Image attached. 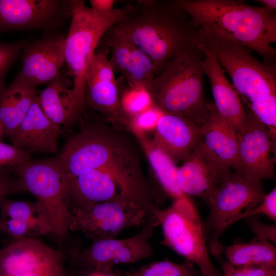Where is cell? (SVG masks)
Listing matches in <instances>:
<instances>
[{"mask_svg": "<svg viewBox=\"0 0 276 276\" xmlns=\"http://www.w3.org/2000/svg\"><path fill=\"white\" fill-rule=\"evenodd\" d=\"M203 53L204 73L210 81L214 106L219 114L237 133L246 118V112L241 103L240 95L229 82L215 57Z\"/></svg>", "mask_w": 276, "mask_h": 276, "instance_id": "cell-20", "label": "cell"}, {"mask_svg": "<svg viewBox=\"0 0 276 276\" xmlns=\"http://www.w3.org/2000/svg\"><path fill=\"white\" fill-rule=\"evenodd\" d=\"M231 168L212 155L199 140L193 152L177 167V180L186 196L198 197L206 203Z\"/></svg>", "mask_w": 276, "mask_h": 276, "instance_id": "cell-16", "label": "cell"}, {"mask_svg": "<svg viewBox=\"0 0 276 276\" xmlns=\"http://www.w3.org/2000/svg\"><path fill=\"white\" fill-rule=\"evenodd\" d=\"M227 262L236 267L267 266L275 268V245L257 237L246 243L228 246L224 249Z\"/></svg>", "mask_w": 276, "mask_h": 276, "instance_id": "cell-25", "label": "cell"}, {"mask_svg": "<svg viewBox=\"0 0 276 276\" xmlns=\"http://www.w3.org/2000/svg\"><path fill=\"white\" fill-rule=\"evenodd\" d=\"M5 134L4 131L3 129V125L2 124V123L0 121V142L2 141L3 139V135Z\"/></svg>", "mask_w": 276, "mask_h": 276, "instance_id": "cell-42", "label": "cell"}, {"mask_svg": "<svg viewBox=\"0 0 276 276\" xmlns=\"http://www.w3.org/2000/svg\"><path fill=\"white\" fill-rule=\"evenodd\" d=\"M114 27L149 57L155 77L196 44L198 29L174 0L136 1L132 11Z\"/></svg>", "mask_w": 276, "mask_h": 276, "instance_id": "cell-1", "label": "cell"}, {"mask_svg": "<svg viewBox=\"0 0 276 276\" xmlns=\"http://www.w3.org/2000/svg\"><path fill=\"white\" fill-rule=\"evenodd\" d=\"M189 261L178 264L168 260L157 261L146 265L131 276H198V272Z\"/></svg>", "mask_w": 276, "mask_h": 276, "instance_id": "cell-29", "label": "cell"}, {"mask_svg": "<svg viewBox=\"0 0 276 276\" xmlns=\"http://www.w3.org/2000/svg\"><path fill=\"white\" fill-rule=\"evenodd\" d=\"M128 275H129V276H131L130 274H128Z\"/></svg>", "mask_w": 276, "mask_h": 276, "instance_id": "cell-43", "label": "cell"}, {"mask_svg": "<svg viewBox=\"0 0 276 276\" xmlns=\"http://www.w3.org/2000/svg\"><path fill=\"white\" fill-rule=\"evenodd\" d=\"M152 214L119 194L109 201L71 209L68 229L94 241L112 239L125 229L144 224Z\"/></svg>", "mask_w": 276, "mask_h": 276, "instance_id": "cell-10", "label": "cell"}, {"mask_svg": "<svg viewBox=\"0 0 276 276\" xmlns=\"http://www.w3.org/2000/svg\"><path fill=\"white\" fill-rule=\"evenodd\" d=\"M65 39L63 34L50 33L26 44L22 50L21 69L15 78L35 88L51 82L65 62Z\"/></svg>", "mask_w": 276, "mask_h": 276, "instance_id": "cell-15", "label": "cell"}, {"mask_svg": "<svg viewBox=\"0 0 276 276\" xmlns=\"http://www.w3.org/2000/svg\"><path fill=\"white\" fill-rule=\"evenodd\" d=\"M84 104L112 119L122 121L128 118L121 107L117 82L86 81Z\"/></svg>", "mask_w": 276, "mask_h": 276, "instance_id": "cell-26", "label": "cell"}, {"mask_svg": "<svg viewBox=\"0 0 276 276\" xmlns=\"http://www.w3.org/2000/svg\"><path fill=\"white\" fill-rule=\"evenodd\" d=\"M26 45L22 40L12 42L0 41V95L5 88L6 76Z\"/></svg>", "mask_w": 276, "mask_h": 276, "instance_id": "cell-31", "label": "cell"}, {"mask_svg": "<svg viewBox=\"0 0 276 276\" xmlns=\"http://www.w3.org/2000/svg\"><path fill=\"white\" fill-rule=\"evenodd\" d=\"M242 127L237 133L239 171L238 174L255 181L274 177L275 144L264 125L248 109Z\"/></svg>", "mask_w": 276, "mask_h": 276, "instance_id": "cell-14", "label": "cell"}, {"mask_svg": "<svg viewBox=\"0 0 276 276\" xmlns=\"http://www.w3.org/2000/svg\"><path fill=\"white\" fill-rule=\"evenodd\" d=\"M197 29L214 28L229 34L257 53L263 62L276 65V11L235 0H174Z\"/></svg>", "mask_w": 276, "mask_h": 276, "instance_id": "cell-3", "label": "cell"}, {"mask_svg": "<svg viewBox=\"0 0 276 276\" xmlns=\"http://www.w3.org/2000/svg\"><path fill=\"white\" fill-rule=\"evenodd\" d=\"M147 155L159 184L174 201L189 197L181 191L177 180V167L171 159L151 143L147 144Z\"/></svg>", "mask_w": 276, "mask_h": 276, "instance_id": "cell-27", "label": "cell"}, {"mask_svg": "<svg viewBox=\"0 0 276 276\" xmlns=\"http://www.w3.org/2000/svg\"><path fill=\"white\" fill-rule=\"evenodd\" d=\"M117 83L119 90L122 92L120 98L121 107L128 117H133L153 105L145 87L131 85L127 81L125 86L124 76L117 80Z\"/></svg>", "mask_w": 276, "mask_h": 276, "instance_id": "cell-28", "label": "cell"}, {"mask_svg": "<svg viewBox=\"0 0 276 276\" xmlns=\"http://www.w3.org/2000/svg\"><path fill=\"white\" fill-rule=\"evenodd\" d=\"M200 126L179 114L163 113L155 127L151 144L175 164L184 162L199 138Z\"/></svg>", "mask_w": 276, "mask_h": 276, "instance_id": "cell-18", "label": "cell"}, {"mask_svg": "<svg viewBox=\"0 0 276 276\" xmlns=\"http://www.w3.org/2000/svg\"><path fill=\"white\" fill-rule=\"evenodd\" d=\"M65 258L36 238L13 240L0 250V276H67Z\"/></svg>", "mask_w": 276, "mask_h": 276, "instance_id": "cell-12", "label": "cell"}, {"mask_svg": "<svg viewBox=\"0 0 276 276\" xmlns=\"http://www.w3.org/2000/svg\"><path fill=\"white\" fill-rule=\"evenodd\" d=\"M67 72L59 74L39 92V105L45 115L56 126L67 127L73 116L74 101L71 93L72 82Z\"/></svg>", "mask_w": 276, "mask_h": 276, "instance_id": "cell-23", "label": "cell"}, {"mask_svg": "<svg viewBox=\"0 0 276 276\" xmlns=\"http://www.w3.org/2000/svg\"><path fill=\"white\" fill-rule=\"evenodd\" d=\"M87 276H123L109 271L94 270ZM125 276H129L128 275Z\"/></svg>", "mask_w": 276, "mask_h": 276, "instance_id": "cell-39", "label": "cell"}, {"mask_svg": "<svg viewBox=\"0 0 276 276\" xmlns=\"http://www.w3.org/2000/svg\"><path fill=\"white\" fill-rule=\"evenodd\" d=\"M0 233L13 240L54 234L49 219L37 201L4 198L0 201Z\"/></svg>", "mask_w": 276, "mask_h": 276, "instance_id": "cell-17", "label": "cell"}, {"mask_svg": "<svg viewBox=\"0 0 276 276\" xmlns=\"http://www.w3.org/2000/svg\"><path fill=\"white\" fill-rule=\"evenodd\" d=\"M114 70L105 54L96 51L88 65L85 74L86 81H104L117 82Z\"/></svg>", "mask_w": 276, "mask_h": 276, "instance_id": "cell-30", "label": "cell"}, {"mask_svg": "<svg viewBox=\"0 0 276 276\" xmlns=\"http://www.w3.org/2000/svg\"><path fill=\"white\" fill-rule=\"evenodd\" d=\"M26 192L33 194L44 209L53 230L59 239L66 237L71 212L69 179L56 156L31 160L13 166Z\"/></svg>", "mask_w": 276, "mask_h": 276, "instance_id": "cell-7", "label": "cell"}, {"mask_svg": "<svg viewBox=\"0 0 276 276\" xmlns=\"http://www.w3.org/2000/svg\"><path fill=\"white\" fill-rule=\"evenodd\" d=\"M71 20L66 36L64 60L72 78L74 101L72 124L85 113V74L101 39L112 26L122 20L134 8L128 3L112 12L103 14L87 7L83 0H70Z\"/></svg>", "mask_w": 276, "mask_h": 276, "instance_id": "cell-5", "label": "cell"}, {"mask_svg": "<svg viewBox=\"0 0 276 276\" xmlns=\"http://www.w3.org/2000/svg\"><path fill=\"white\" fill-rule=\"evenodd\" d=\"M266 276H276V268H274L271 269Z\"/></svg>", "mask_w": 276, "mask_h": 276, "instance_id": "cell-41", "label": "cell"}, {"mask_svg": "<svg viewBox=\"0 0 276 276\" xmlns=\"http://www.w3.org/2000/svg\"><path fill=\"white\" fill-rule=\"evenodd\" d=\"M114 0H90V8L95 11L103 14H109L114 10Z\"/></svg>", "mask_w": 276, "mask_h": 276, "instance_id": "cell-38", "label": "cell"}, {"mask_svg": "<svg viewBox=\"0 0 276 276\" xmlns=\"http://www.w3.org/2000/svg\"><path fill=\"white\" fill-rule=\"evenodd\" d=\"M264 215L274 221L276 220V188L265 194L262 201L252 209L244 212L237 221L257 215Z\"/></svg>", "mask_w": 276, "mask_h": 276, "instance_id": "cell-33", "label": "cell"}, {"mask_svg": "<svg viewBox=\"0 0 276 276\" xmlns=\"http://www.w3.org/2000/svg\"><path fill=\"white\" fill-rule=\"evenodd\" d=\"M69 183L71 209L109 201L120 194L116 181L99 169L86 170L70 180Z\"/></svg>", "mask_w": 276, "mask_h": 276, "instance_id": "cell-22", "label": "cell"}, {"mask_svg": "<svg viewBox=\"0 0 276 276\" xmlns=\"http://www.w3.org/2000/svg\"><path fill=\"white\" fill-rule=\"evenodd\" d=\"M39 91L16 78L0 95V121L9 136L24 119Z\"/></svg>", "mask_w": 276, "mask_h": 276, "instance_id": "cell-24", "label": "cell"}, {"mask_svg": "<svg viewBox=\"0 0 276 276\" xmlns=\"http://www.w3.org/2000/svg\"><path fill=\"white\" fill-rule=\"evenodd\" d=\"M209 116L199 127V140L212 155L238 173L237 132L219 114L214 104L209 103Z\"/></svg>", "mask_w": 276, "mask_h": 276, "instance_id": "cell-21", "label": "cell"}, {"mask_svg": "<svg viewBox=\"0 0 276 276\" xmlns=\"http://www.w3.org/2000/svg\"><path fill=\"white\" fill-rule=\"evenodd\" d=\"M127 137L95 122L79 146L76 172L79 175L96 169L105 172L117 183L121 196L152 212L155 198L143 173L137 149Z\"/></svg>", "mask_w": 276, "mask_h": 276, "instance_id": "cell-2", "label": "cell"}, {"mask_svg": "<svg viewBox=\"0 0 276 276\" xmlns=\"http://www.w3.org/2000/svg\"><path fill=\"white\" fill-rule=\"evenodd\" d=\"M196 42L203 52L215 57L248 105L276 96V65L259 60L241 42L217 29L198 28Z\"/></svg>", "mask_w": 276, "mask_h": 276, "instance_id": "cell-6", "label": "cell"}, {"mask_svg": "<svg viewBox=\"0 0 276 276\" xmlns=\"http://www.w3.org/2000/svg\"><path fill=\"white\" fill-rule=\"evenodd\" d=\"M163 113L153 105L132 117L135 125L141 129H149L155 128L156 124Z\"/></svg>", "mask_w": 276, "mask_h": 276, "instance_id": "cell-37", "label": "cell"}, {"mask_svg": "<svg viewBox=\"0 0 276 276\" xmlns=\"http://www.w3.org/2000/svg\"><path fill=\"white\" fill-rule=\"evenodd\" d=\"M31 160L30 153L25 152L13 145L0 142V167L17 166Z\"/></svg>", "mask_w": 276, "mask_h": 276, "instance_id": "cell-34", "label": "cell"}, {"mask_svg": "<svg viewBox=\"0 0 276 276\" xmlns=\"http://www.w3.org/2000/svg\"><path fill=\"white\" fill-rule=\"evenodd\" d=\"M24 192V185L14 174L13 166L0 167V201L9 195Z\"/></svg>", "mask_w": 276, "mask_h": 276, "instance_id": "cell-32", "label": "cell"}, {"mask_svg": "<svg viewBox=\"0 0 276 276\" xmlns=\"http://www.w3.org/2000/svg\"><path fill=\"white\" fill-rule=\"evenodd\" d=\"M246 219L256 237L266 240L275 245V225L264 224L255 217H250Z\"/></svg>", "mask_w": 276, "mask_h": 276, "instance_id": "cell-36", "label": "cell"}, {"mask_svg": "<svg viewBox=\"0 0 276 276\" xmlns=\"http://www.w3.org/2000/svg\"><path fill=\"white\" fill-rule=\"evenodd\" d=\"M37 96L24 119L8 136L13 146L25 152L55 153L61 129L43 112Z\"/></svg>", "mask_w": 276, "mask_h": 276, "instance_id": "cell-19", "label": "cell"}, {"mask_svg": "<svg viewBox=\"0 0 276 276\" xmlns=\"http://www.w3.org/2000/svg\"><path fill=\"white\" fill-rule=\"evenodd\" d=\"M204 57L196 43L169 62L148 91L153 105L163 113L181 114L202 125L210 114L203 86Z\"/></svg>", "mask_w": 276, "mask_h": 276, "instance_id": "cell-4", "label": "cell"}, {"mask_svg": "<svg viewBox=\"0 0 276 276\" xmlns=\"http://www.w3.org/2000/svg\"><path fill=\"white\" fill-rule=\"evenodd\" d=\"M256 1L261 4L262 6L266 7L273 10L276 9L275 0H257Z\"/></svg>", "mask_w": 276, "mask_h": 276, "instance_id": "cell-40", "label": "cell"}, {"mask_svg": "<svg viewBox=\"0 0 276 276\" xmlns=\"http://www.w3.org/2000/svg\"><path fill=\"white\" fill-rule=\"evenodd\" d=\"M267 266H234L227 262L222 265L224 276H266L272 269Z\"/></svg>", "mask_w": 276, "mask_h": 276, "instance_id": "cell-35", "label": "cell"}, {"mask_svg": "<svg viewBox=\"0 0 276 276\" xmlns=\"http://www.w3.org/2000/svg\"><path fill=\"white\" fill-rule=\"evenodd\" d=\"M152 214L162 227V245L196 264L201 276H219L209 256L200 218L189 197L174 201L166 209L155 207Z\"/></svg>", "mask_w": 276, "mask_h": 276, "instance_id": "cell-8", "label": "cell"}, {"mask_svg": "<svg viewBox=\"0 0 276 276\" xmlns=\"http://www.w3.org/2000/svg\"><path fill=\"white\" fill-rule=\"evenodd\" d=\"M265 194L261 181L247 179L235 172L221 180L206 202L210 213L205 228L212 234L209 250L212 254L217 255L221 249L218 242L221 234L242 214L259 204Z\"/></svg>", "mask_w": 276, "mask_h": 276, "instance_id": "cell-9", "label": "cell"}, {"mask_svg": "<svg viewBox=\"0 0 276 276\" xmlns=\"http://www.w3.org/2000/svg\"><path fill=\"white\" fill-rule=\"evenodd\" d=\"M71 17L70 0H0V31L51 33Z\"/></svg>", "mask_w": 276, "mask_h": 276, "instance_id": "cell-13", "label": "cell"}, {"mask_svg": "<svg viewBox=\"0 0 276 276\" xmlns=\"http://www.w3.org/2000/svg\"><path fill=\"white\" fill-rule=\"evenodd\" d=\"M158 225L156 218L150 215L142 229L135 235L125 239L95 241L87 248L73 253L71 261L93 271H109L116 264L133 263L150 257L153 252L149 239Z\"/></svg>", "mask_w": 276, "mask_h": 276, "instance_id": "cell-11", "label": "cell"}]
</instances>
